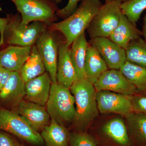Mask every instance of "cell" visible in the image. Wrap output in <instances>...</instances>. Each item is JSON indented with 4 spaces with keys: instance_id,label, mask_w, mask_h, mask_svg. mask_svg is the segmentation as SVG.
Masks as SVG:
<instances>
[{
    "instance_id": "20",
    "label": "cell",
    "mask_w": 146,
    "mask_h": 146,
    "mask_svg": "<svg viewBox=\"0 0 146 146\" xmlns=\"http://www.w3.org/2000/svg\"><path fill=\"white\" fill-rule=\"evenodd\" d=\"M108 69L106 63L96 50L89 45L84 65L86 79L94 84Z\"/></svg>"
},
{
    "instance_id": "16",
    "label": "cell",
    "mask_w": 146,
    "mask_h": 146,
    "mask_svg": "<svg viewBox=\"0 0 146 146\" xmlns=\"http://www.w3.org/2000/svg\"><path fill=\"white\" fill-rule=\"evenodd\" d=\"M25 85L19 72H12L8 81L0 91V102L4 105L16 107L25 98Z\"/></svg>"
},
{
    "instance_id": "17",
    "label": "cell",
    "mask_w": 146,
    "mask_h": 146,
    "mask_svg": "<svg viewBox=\"0 0 146 146\" xmlns=\"http://www.w3.org/2000/svg\"><path fill=\"white\" fill-rule=\"evenodd\" d=\"M141 37V31L122 13L119 24L109 38L125 50L131 41Z\"/></svg>"
},
{
    "instance_id": "21",
    "label": "cell",
    "mask_w": 146,
    "mask_h": 146,
    "mask_svg": "<svg viewBox=\"0 0 146 146\" xmlns=\"http://www.w3.org/2000/svg\"><path fill=\"white\" fill-rule=\"evenodd\" d=\"M46 146H68L70 133L65 126L51 119L41 134Z\"/></svg>"
},
{
    "instance_id": "4",
    "label": "cell",
    "mask_w": 146,
    "mask_h": 146,
    "mask_svg": "<svg viewBox=\"0 0 146 146\" xmlns=\"http://www.w3.org/2000/svg\"><path fill=\"white\" fill-rule=\"evenodd\" d=\"M46 108L51 119L60 124L73 122L76 114L75 103L70 89L52 84Z\"/></svg>"
},
{
    "instance_id": "32",
    "label": "cell",
    "mask_w": 146,
    "mask_h": 146,
    "mask_svg": "<svg viewBox=\"0 0 146 146\" xmlns=\"http://www.w3.org/2000/svg\"><path fill=\"white\" fill-rule=\"evenodd\" d=\"M0 11H2V9L0 7ZM8 22L7 17L6 18H0V47H3L4 40L3 36L7 24Z\"/></svg>"
},
{
    "instance_id": "33",
    "label": "cell",
    "mask_w": 146,
    "mask_h": 146,
    "mask_svg": "<svg viewBox=\"0 0 146 146\" xmlns=\"http://www.w3.org/2000/svg\"><path fill=\"white\" fill-rule=\"evenodd\" d=\"M141 31L142 36H143V39L146 42V13L143 19V27L142 31Z\"/></svg>"
},
{
    "instance_id": "7",
    "label": "cell",
    "mask_w": 146,
    "mask_h": 146,
    "mask_svg": "<svg viewBox=\"0 0 146 146\" xmlns=\"http://www.w3.org/2000/svg\"><path fill=\"white\" fill-rule=\"evenodd\" d=\"M0 130L33 145H41L44 143L39 132L33 129L16 111L0 108Z\"/></svg>"
},
{
    "instance_id": "31",
    "label": "cell",
    "mask_w": 146,
    "mask_h": 146,
    "mask_svg": "<svg viewBox=\"0 0 146 146\" xmlns=\"http://www.w3.org/2000/svg\"><path fill=\"white\" fill-rule=\"evenodd\" d=\"M12 72L0 66V91L8 81Z\"/></svg>"
},
{
    "instance_id": "12",
    "label": "cell",
    "mask_w": 146,
    "mask_h": 146,
    "mask_svg": "<svg viewBox=\"0 0 146 146\" xmlns=\"http://www.w3.org/2000/svg\"><path fill=\"white\" fill-rule=\"evenodd\" d=\"M16 112L38 132L42 131L50 122V117L45 106L26 100H23L18 104Z\"/></svg>"
},
{
    "instance_id": "28",
    "label": "cell",
    "mask_w": 146,
    "mask_h": 146,
    "mask_svg": "<svg viewBox=\"0 0 146 146\" xmlns=\"http://www.w3.org/2000/svg\"><path fill=\"white\" fill-rule=\"evenodd\" d=\"M131 98L132 111L146 114V95L135 94Z\"/></svg>"
},
{
    "instance_id": "11",
    "label": "cell",
    "mask_w": 146,
    "mask_h": 146,
    "mask_svg": "<svg viewBox=\"0 0 146 146\" xmlns=\"http://www.w3.org/2000/svg\"><path fill=\"white\" fill-rule=\"evenodd\" d=\"M97 92L108 91L132 96L138 91L120 70L110 69L104 72L94 84Z\"/></svg>"
},
{
    "instance_id": "29",
    "label": "cell",
    "mask_w": 146,
    "mask_h": 146,
    "mask_svg": "<svg viewBox=\"0 0 146 146\" xmlns=\"http://www.w3.org/2000/svg\"><path fill=\"white\" fill-rule=\"evenodd\" d=\"M82 0H69L67 5L62 9H59L56 12L58 17L65 19L72 14L78 7V4Z\"/></svg>"
},
{
    "instance_id": "23",
    "label": "cell",
    "mask_w": 146,
    "mask_h": 146,
    "mask_svg": "<svg viewBox=\"0 0 146 146\" xmlns=\"http://www.w3.org/2000/svg\"><path fill=\"white\" fill-rule=\"evenodd\" d=\"M46 72L42 60L35 45L32 46L28 59L19 72L25 83L43 74Z\"/></svg>"
},
{
    "instance_id": "14",
    "label": "cell",
    "mask_w": 146,
    "mask_h": 146,
    "mask_svg": "<svg viewBox=\"0 0 146 146\" xmlns=\"http://www.w3.org/2000/svg\"><path fill=\"white\" fill-rule=\"evenodd\" d=\"M52 82L48 73L43 74L26 82L25 100L45 106L49 97Z\"/></svg>"
},
{
    "instance_id": "8",
    "label": "cell",
    "mask_w": 146,
    "mask_h": 146,
    "mask_svg": "<svg viewBox=\"0 0 146 146\" xmlns=\"http://www.w3.org/2000/svg\"><path fill=\"white\" fill-rule=\"evenodd\" d=\"M56 32L48 28L39 36L35 44L44 62L46 72L50 77L52 84L57 83L56 71L58 49L62 40L57 37Z\"/></svg>"
},
{
    "instance_id": "10",
    "label": "cell",
    "mask_w": 146,
    "mask_h": 146,
    "mask_svg": "<svg viewBox=\"0 0 146 146\" xmlns=\"http://www.w3.org/2000/svg\"><path fill=\"white\" fill-rule=\"evenodd\" d=\"M131 96L110 91H98V111L102 114L115 113L126 117L133 112Z\"/></svg>"
},
{
    "instance_id": "19",
    "label": "cell",
    "mask_w": 146,
    "mask_h": 146,
    "mask_svg": "<svg viewBox=\"0 0 146 146\" xmlns=\"http://www.w3.org/2000/svg\"><path fill=\"white\" fill-rule=\"evenodd\" d=\"M89 45L85 32L77 37L71 45L70 54L76 72L78 80L86 79L84 65Z\"/></svg>"
},
{
    "instance_id": "26",
    "label": "cell",
    "mask_w": 146,
    "mask_h": 146,
    "mask_svg": "<svg viewBox=\"0 0 146 146\" xmlns=\"http://www.w3.org/2000/svg\"><path fill=\"white\" fill-rule=\"evenodd\" d=\"M121 9L123 14L136 25L142 13L146 9V0H127L122 3Z\"/></svg>"
},
{
    "instance_id": "2",
    "label": "cell",
    "mask_w": 146,
    "mask_h": 146,
    "mask_svg": "<svg viewBox=\"0 0 146 146\" xmlns=\"http://www.w3.org/2000/svg\"><path fill=\"white\" fill-rule=\"evenodd\" d=\"M75 103L76 114L73 121L77 128H85L98 115L97 91L86 79L77 80L70 88Z\"/></svg>"
},
{
    "instance_id": "9",
    "label": "cell",
    "mask_w": 146,
    "mask_h": 146,
    "mask_svg": "<svg viewBox=\"0 0 146 146\" xmlns=\"http://www.w3.org/2000/svg\"><path fill=\"white\" fill-rule=\"evenodd\" d=\"M89 43L96 50L110 69L120 70L126 61L125 50L108 37L92 38Z\"/></svg>"
},
{
    "instance_id": "25",
    "label": "cell",
    "mask_w": 146,
    "mask_h": 146,
    "mask_svg": "<svg viewBox=\"0 0 146 146\" xmlns=\"http://www.w3.org/2000/svg\"><path fill=\"white\" fill-rule=\"evenodd\" d=\"M125 54L126 61L146 68V42L142 37L131 41Z\"/></svg>"
},
{
    "instance_id": "13",
    "label": "cell",
    "mask_w": 146,
    "mask_h": 146,
    "mask_svg": "<svg viewBox=\"0 0 146 146\" xmlns=\"http://www.w3.org/2000/svg\"><path fill=\"white\" fill-rule=\"evenodd\" d=\"M70 46L61 40L59 44L58 58L56 81L57 84L70 89L77 80V76L70 54Z\"/></svg>"
},
{
    "instance_id": "30",
    "label": "cell",
    "mask_w": 146,
    "mask_h": 146,
    "mask_svg": "<svg viewBox=\"0 0 146 146\" xmlns=\"http://www.w3.org/2000/svg\"><path fill=\"white\" fill-rule=\"evenodd\" d=\"M20 143L4 132H0V146H19Z\"/></svg>"
},
{
    "instance_id": "24",
    "label": "cell",
    "mask_w": 146,
    "mask_h": 146,
    "mask_svg": "<svg viewBox=\"0 0 146 146\" xmlns=\"http://www.w3.org/2000/svg\"><path fill=\"white\" fill-rule=\"evenodd\" d=\"M130 83L138 91L146 90V68L126 61L120 69Z\"/></svg>"
},
{
    "instance_id": "35",
    "label": "cell",
    "mask_w": 146,
    "mask_h": 146,
    "mask_svg": "<svg viewBox=\"0 0 146 146\" xmlns=\"http://www.w3.org/2000/svg\"><path fill=\"white\" fill-rule=\"evenodd\" d=\"M113 0H105V3H108L112 1Z\"/></svg>"
},
{
    "instance_id": "22",
    "label": "cell",
    "mask_w": 146,
    "mask_h": 146,
    "mask_svg": "<svg viewBox=\"0 0 146 146\" xmlns=\"http://www.w3.org/2000/svg\"><path fill=\"white\" fill-rule=\"evenodd\" d=\"M129 135L136 143L146 146V114L132 112L125 117Z\"/></svg>"
},
{
    "instance_id": "34",
    "label": "cell",
    "mask_w": 146,
    "mask_h": 146,
    "mask_svg": "<svg viewBox=\"0 0 146 146\" xmlns=\"http://www.w3.org/2000/svg\"><path fill=\"white\" fill-rule=\"evenodd\" d=\"M54 1L57 4L62 3V0H54Z\"/></svg>"
},
{
    "instance_id": "1",
    "label": "cell",
    "mask_w": 146,
    "mask_h": 146,
    "mask_svg": "<svg viewBox=\"0 0 146 146\" xmlns=\"http://www.w3.org/2000/svg\"><path fill=\"white\" fill-rule=\"evenodd\" d=\"M103 4L101 0H82L76 10L68 18L48 27L60 33L71 46L73 41L85 32Z\"/></svg>"
},
{
    "instance_id": "27",
    "label": "cell",
    "mask_w": 146,
    "mask_h": 146,
    "mask_svg": "<svg viewBox=\"0 0 146 146\" xmlns=\"http://www.w3.org/2000/svg\"><path fill=\"white\" fill-rule=\"evenodd\" d=\"M69 144L71 146H97L98 142L89 133L80 132L70 133Z\"/></svg>"
},
{
    "instance_id": "6",
    "label": "cell",
    "mask_w": 146,
    "mask_h": 146,
    "mask_svg": "<svg viewBox=\"0 0 146 146\" xmlns=\"http://www.w3.org/2000/svg\"><path fill=\"white\" fill-rule=\"evenodd\" d=\"M122 2V0H113L103 5L86 30L90 39L109 38L119 22Z\"/></svg>"
},
{
    "instance_id": "18",
    "label": "cell",
    "mask_w": 146,
    "mask_h": 146,
    "mask_svg": "<svg viewBox=\"0 0 146 146\" xmlns=\"http://www.w3.org/2000/svg\"><path fill=\"white\" fill-rule=\"evenodd\" d=\"M105 136L113 143L120 146H129L131 144L127 127L122 118H112L102 127Z\"/></svg>"
},
{
    "instance_id": "5",
    "label": "cell",
    "mask_w": 146,
    "mask_h": 146,
    "mask_svg": "<svg viewBox=\"0 0 146 146\" xmlns=\"http://www.w3.org/2000/svg\"><path fill=\"white\" fill-rule=\"evenodd\" d=\"M16 6L21 16V23L25 25L41 21L48 26L56 23L59 9L54 0H10Z\"/></svg>"
},
{
    "instance_id": "36",
    "label": "cell",
    "mask_w": 146,
    "mask_h": 146,
    "mask_svg": "<svg viewBox=\"0 0 146 146\" xmlns=\"http://www.w3.org/2000/svg\"><path fill=\"white\" fill-rule=\"evenodd\" d=\"M19 146H24V145H23V144H20V145H19Z\"/></svg>"
},
{
    "instance_id": "15",
    "label": "cell",
    "mask_w": 146,
    "mask_h": 146,
    "mask_svg": "<svg viewBox=\"0 0 146 146\" xmlns=\"http://www.w3.org/2000/svg\"><path fill=\"white\" fill-rule=\"evenodd\" d=\"M32 46L8 45L3 47L0 50V66L19 72L28 59Z\"/></svg>"
},
{
    "instance_id": "3",
    "label": "cell",
    "mask_w": 146,
    "mask_h": 146,
    "mask_svg": "<svg viewBox=\"0 0 146 146\" xmlns=\"http://www.w3.org/2000/svg\"><path fill=\"white\" fill-rule=\"evenodd\" d=\"M8 22L4 33V47L8 45L32 46L48 26L44 22L35 21L29 25L21 23L19 13L7 14Z\"/></svg>"
},
{
    "instance_id": "37",
    "label": "cell",
    "mask_w": 146,
    "mask_h": 146,
    "mask_svg": "<svg viewBox=\"0 0 146 146\" xmlns=\"http://www.w3.org/2000/svg\"><path fill=\"white\" fill-rule=\"evenodd\" d=\"M123 2L125 1H127V0H122Z\"/></svg>"
}]
</instances>
